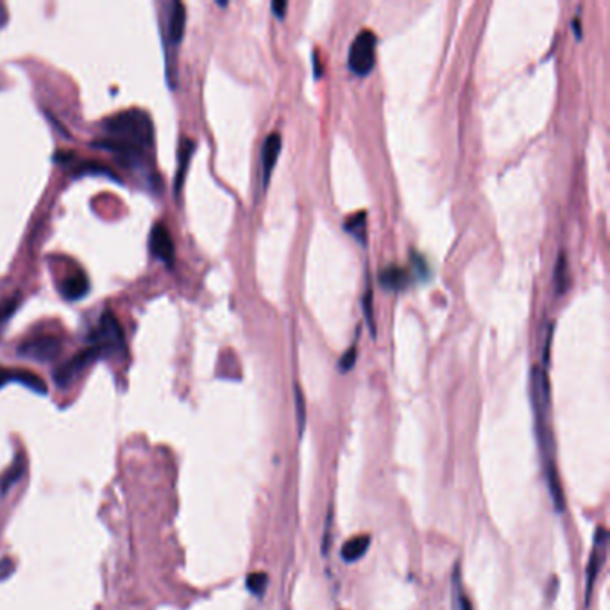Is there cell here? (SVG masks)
I'll return each instance as SVG.
<instances>
[{
    "label": "cell",
    "mask_w": 610,
    "mask_h": 610,
    "mask_svg": "<svg viewBox=\"0 0 610 610\" xmlns=\"http://www.w3.org/2000/svg\"><path fill=\"white\" fill-rule=\"evenodd\" d=\"M102 136L93 147L104 149L122 159L127 167L147 172V150L152 149L154 127L149 113L142 109H127L102 122Z\"/></svg>",
    "instance_id": "6da1fadb"
},
{
    "label": "cell",
    "mask_w": 610,
    "mask_h": 610,
    "mask_svg": "<svg viewBox=\"0 0 610 610\" xmlns=\"http://www.w3.org/2000/svg\"><path fill=\"white\" fill-rule=\"evenodd\" d=\"M532 405H534V416H535V433H537V444L541 457L544 462V469H546L547 488H550V496H552L553 506L556 512H564L565 499L562 494L561 478H558V471L555 466V458H553V439L552 429L547 425V410H550V380H547V372L544 369L534 367L532 372Z\"/></svg>",
    "instance_id": "7a4b0ae2"
},
{
    "label": "cell",
    "mask_w": 610,
    "mask_h": 610,
    "mask_svg": "<svg viewBox=\"0 0 610 610\" xmlns=\"http://www.w3.org/2000/svg\"><path fill=\"white\" fill-rule=\"evenodd\" d=\"M88 340H90V348L95 349L99 357L115 354L126 348L122 326L111 312H104V315H100Z\"/></svg>",
    "instance_id": "3957f363"
},
{
    "label": "cell",
    "mask_w": 610,
    "mask_h": 610,
    "mask_svg": "<svg viewBox=\"0 0 610 610\" xmlns=\"http://www.w3.org/2000/svg\"><path fill=\"white\" fill-rule=\"evenodd\" d=\"M376 38L371 29H362L349 47V70L357 76H367L376 63Z\"/></svg>",
    "instance_id": "277c9868"
},
{
    "label": "cell",
    "mask_w": 610,
    "mask_h": 610,
    "mask_svg": "<svg viewBox=\"0 0 610 610\" xmlns=\"http://www.w3.org/2000/svg\"><path fill=\"white\" fill-rule=\"evenodd\" d=\"M63 351V343L54 335H38L27 339L19 348V354L36 362H52Z\"/></svg>",
    "instance_id": "5b68a950"
},
{
    "label": "cell",
    "mask_w": 610,
    "mask_h": 610,
    "mask_svg": "<svg viewBox=\"0 0 610 610\" xmlns=\"http://www.w3.org/2000/svg\"><path fill=\"white\" fill-rule=\"evenodd\" d=\"M607 544H609V534H607V530L603 526H600L596 530V534H594V543H592L587 571H585V605L587 607L591 603L592 589H594V583H596L598 574L601 571V565L605 564Z\"/></svg>",
    "instance_id": "8992f818"
},
{
    "label": "cell",
    "mask_w": 610,
    "mask_h": 610,
    "mask_svg": "<svg viewBox=\"0 0 610 610\" xmlns=\"http://www.w3.org/2000/svg\"><path fill=\"white\" fill-rule=\"evenodd\" d=\"M97 358H100L99 353H97L93 348H90V346L82 349V351H79L76 357H72L70 360L63 362L58 369H56L54 371L56 385H58V387H68V385L72 383V381H76L77 378L82 374V371H86L91 363L95 362Z\"/></svg>",
    "instance_id": "52a82bcc"
},
{
    "label": "cell",
    "mask_w": 610,
    "mask_h": 610,
    "mask_svg": "<svg viewBox=\"0 0 610 610\" xmlns=\"http://www.w3.org/2000/svg\"><path fill=\"white\" fill-rule=\"evenodd\" d=\"M186 11L181 2H170L167 13V25H165V47L177 49L185 34Z\"/></svg>",
    "instance_id": "ba28073f"
},
{
    "label": "cell",
    "mask_w": 610,
    "mask_h": 610,
    "mask_svg": "<svg viewBox=\"0 0 610 610\" xmlns=\"http://www.w3.org/2000/svg\"><path fill=\"white\" fill-rule=\"evenodd\" d=\"M150 251L165 265H168V267L174 265L176 249H174L170 231H168V227L163 222H156L152 226V231H150Z\"/></svg>",
    "instance_id": "9c48e42d"
},
{
    "label": "cell",
    "mask_w": 610,
    "mask_h": 610,
    "mask_svg": "<svg viewBox=\"0 0 610 610\" xmlns=\"http://www.w3.org/2000/svg\"><path fill=\"white\" fill-rule=\"evenodd\" d=\"M10 381L22 383L23 387L31 389L32 392L47 394L45 381L31 371H22V369H19V371H14V369H0V387H4V385L10 383Z\"/></svg>",
    "instance_id": "30bf717a"
},
{
    "label": "cell",
    "mask_w": 610,
    "mask_h": 610,
    "mask_svg": "<svg viewBox=\"0 0 610 610\" xmlns=\"http://www.w3.org/2000/svg\"><path fill=\"white\" fill-rule=\"evenodd\" d=\"M280 150H281L280 133H271V135L265 138L262 147V172H263V186H265V188H267L269 181H271L272 170L276 167Z\"/></svg>",
    "instance_id": "8fae6325"
},
{
    "label": "cell",
    "mask_w": 610,
    "mask_h": 610,
    "mask_svg": "<svg viewBox=\"0 0 610 610\" xmlns=\"http://www.w3.org/2000/svg\"><path fill=\"white\" fill-rule=\"evenodd\" d=\"M61 295L68 301H79L81 297H84L88 294V290H90V281L86 278L84 272L77 271L72 272V274H68L63 281H61Z\"/></svg>",
    "instance_id": "7c38bea8"
},
{
    "label": "cell",
    "mask_w": 610,
    "mask_h": 610,
    "mask_svg": "<svg viewBox=\"0 0 610 610\" xmlns=\"http://www.w3.org/2000/svg\"><path fill=\"white\" fill-rule=\"evenodd\" d=\"M380 283L387 290H403L410 283V272L396 265H389L380 271Z\"/></svg>",
    "instance_id": "4fadbf2b"
},
{
    "label": "cell",
    "mask_w": 610,
    "mask_h": 610,
    "mask_svg": "<svg viewBox=\"0 0 610 610\" xmlns=\"http://www.w3.org/2000/svg\"><path fill=\"white\" fill-rule=\"evenodd\" d=\"M369 546H371V537L369 535H358V537L349 539L348 543L343 544L340 555H342L343 562L353 564V562H358L365 555Z\"/></svg>",
    "instance_id": "5bb4252c"
},
{
    "label": "cell",
    "mask_w": 610,
    "mask_h": 610,
    "mask_svg": "<svg viewBox=\"0 0 610 610\" xmlns=\"http://www.w3.org/2000/svg\"><path fill=\"white\" fill-rule=\"evenodd\" d=\"M567 285H569V262H567L565 253H561L556 258L555 269H553V286H555L556 294H564Z\"/></svg>",
    "instance_id": "9a60e30c"
},
{
    "label": "cell",
    "mask_w": 610,
    "mask_h": 610,
    "mask_svg": "<svg viewBox=\"0 0 610 610\" xmlns=\"http://www.w3.org/2000/svg\"><path fill=\"white\" fill-rule=\"evenodd\" d=\"M195 150V144L192 140H183L181 147H179V165H177V176H176V194H179L183 188V183H185L186 168H188V163H190L192 154Z\"/></svg>",
    "instance_id": "2e32d148"
},
{
    "label": "cell",
    "mask_w": 610,
    "mask_h": 610,
    "mask_svg": "<svg viewBox=\"0 0 610 610\" xmlns=\"http://www.w3.org/2000/svg\"><path fill=\"white\" fill-rule=\"evenodd\" d=\"M343 227H346V231H348L349 235H353L354 238L360 240L362 244H365V235H367V213L365 212L349 215L348 221L343 222Z\"/></svg>",
    "instance_id": "e0dca14e"
},
{
    "label": "cell",
    "mask_w": 610,
    "mask_h": 610,
    "mask_svg": "<svg viewBox=\"0 0 610 610\" xmlns=\"http://www.w3.org/2000/svg\"><path fill=\"white\" fill-rule=\"evenodd\" d=\"M23 471H25V460H23V457L20 455L19 458H14L13 466L5 471V475L2 476V479H0V493H8V490H10V488L22 478Z\"/></svg>",
    "instance_id": "ac0fdd59"
},
{
    "label": "cell",
    "mask_w": 610,
    "mask_h": 610,
    "mask_svg": "<svg viewBox=\"0 0 610 610\" xmlns=\"http://www.w3.org/2000/svg\"><path fill=\"white\" fill-rule=\"evenodd\" d=\"M294 405H295V422H297L299 437H303L304 428H306V403H304V394L301 390V385L294 383Z\"/></svg>",
    "instance_id": "d6986e66"
},
{
    "label": "cell",
    "mask_w": 610,
    "mask_h": 610,
    "mask_svg": "<svg viewBox=\"0 0 610 610\" xmlns=\"http://www.w3.org/2000/svg\"><path fill=\"white\" fill-rule=\"evenodd\" d=\"M453 594H455V610H473L471 609V603H469V598L466 596V592L462 589V583H460V571L458 567L455 569V574H453Z\"/></svg>",
    "instance_id": "ffe728a7"
},
{
    "label": "cell",
    "mask_w": 610,
    "mask_h": 610,
    "mask_svg": "<svg viewBox=\"0 0 610 610\" xmlns=\"http://www.w3.org/2000/svg\"><path fill=\"white\" fill-rule=\"evenodd\" d=\"M247 589H249V592H251V594H254V596H263V592H265V589H267V585H269V576L265 573H262V571H258V573H251L247 576Z\"/></svg>",
    "instance_id": "44dd1931"
},
{
    "label": "cell",
    "mask_w": 610,
    "mask_h": 610,
    "mask_svg": "<svg viewBox=\"0 0 610 610\" xmlns=\"http://www.w3.org/2000/svg\"><path fill=\"white\" fill-rule=\"evenodd\" d=\"M20 301H22V295L14 294V295H11V297L4 299V301L0 303V328H2L5 322L10 321L11 315L16 312V308L20 306Z\"/></svg>",
    "instance_id": "7402d4cb"
},
{
    "label": "cell",
    "mask_w": 610,
    "mask_h": 610,
    "mask_svg": "<svg viewBox=\"0 0 610 610\" xmlns=\"http://www.w3.org/2000/svg\"><path fill=\"white\" fill-rule=\"evenodd\" d=\"M410 262H411V272L419 278L420 281L422 280H428L429 278V267H428V262H426V258L422 254H419L417 251L411 249L410 251Z\"/></svg>",
    "instance_id": "603a6c76"
},
{
    "label": "cell",
    "mask_w": 610,
    "mask_h": 610,
    "mask_svg": "<svg viewBox=\"0 0 610 610\" xmlns=\"http://www.w3.org/2000/svg\"><path fill=\"white\" fill-rule=\"evenodd\" d=\"M369 289L365 290L363 294V315H365V322L369 324V330L372 335H376V326H374V310H372V289L371 285H367Z\"/></svg>",
    "instance_id": "cb8c5ba5"
},
{
    "label": "cell",
    "mask_w": 610,
    "mask_h": 610,
    "mask_svg": "<svg viewBox=\"0 0 610 610\" xmlns=\"http://www.w3.org/2000/svg\"><path fill=\"white\" fill-rule=\"evenodd\" d=\"M357 354H358V349H357V343H353L351 348L342 354V358L339 360V369L342 372H349L351 369L354 367L357 363Z\"/></svg>",
    "instance_id": "d4e9b609"
},
{
    "label": "cell",
    "mask_w": 610,
    "mask_h": 610,
    "mask_svg": "<svg viewBox=\"0 0 610 610\" xmlns=\"http://www.w3.org/2000/svg\"><path fill=\"white\" fill-rule=\"evenodd\" d=\"M14 573V562L11 558H2L0 561V582H4Z\"/></svg>",
    "instance_id": "484cf974"
},
{
    "label": "cell",
    "mask_w": 610,
    "mask_h": 610,
    "mask_svg": "<svg viewBox=\"0 0 610 610\" xmlns=\"http://www.w3.org/2000/svg\"><path fill=\"white\" fill-rule=\"evenodd\" d=\"M330 530H331V512L330 515H328V521H326V532L324 535H322V553H324V555H328V550H330V541H331Z\"/></svg>",
    "instance_id": "4316f807"
},
{
    "label": "cell",
    "mask_w": 610,
    "mask_h": 610,
    "mask_svg": "<svg viewBox=\"0 0 610 610\" xmlns=\"http://www.w3.org/2000/svg\"><path fill=\"white\" fill-rule=\"evenodd\" d=\"M286 8H289V2H286V0H274V2H272V11L276 13L278 19H283V16H285Z\"/></svg>",
    "instance_id": "83f0119b"
},
{
    "label": "cell",
    "mask_w": 610,
    "mask_h": 610,
    "mask_svg": "<svg viewBox=\"0 0 610 610\" xmlns=\"http://www.w3.org/2000/svg\"><path fill=\"white\" fill-rule=\"evenodd\" d=\"M8 23V8L0 2V29Z\"/></svg>",
    "instance_id": "f1b7e54d"
},
{
    "label": "cell",
    "mask_w": 610,
    "mask_h": 610,
    "mask_svg": "<svg viewBox=\"0 0 610 610\" xmlns=\"http://www.w3.org/2000/svg\"><path fill=\"white\" fill-rule=\"evenodd\" d=\"M573 27H574V34H576V38H580V20L578 19L573 20Z\"/></svg>",
    "instance_id": "f546056e"
}]
</instances>
